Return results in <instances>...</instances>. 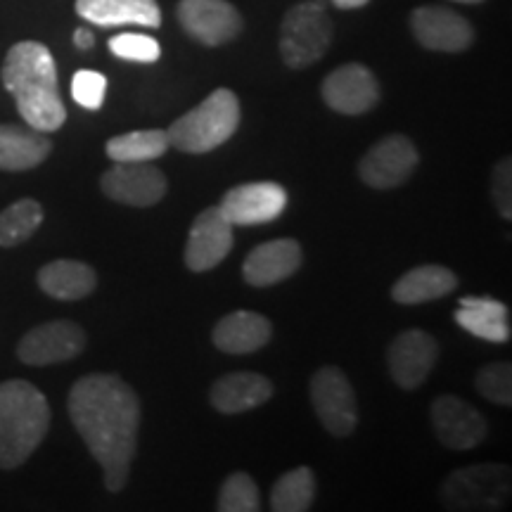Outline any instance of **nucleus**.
Masks as SVG:
<instances>
[{
	"mask_svg": "<svg viewBox=\"0 0 512 512\" xmlns=\"http://www.w3.org/2000/svg\"><path fill=\"white\" fill-rule=\"evenodd\" d=\"M420 162L418 150L413 140L394 133V136L382 138L380 143L363 155L358 164V176L361 181L375 190L399 188L413 176L415 166Z\"/></svg>",
	"mask_w": 512,
	"mask_h": 512,
	"instance_id": "obj_9",
	"label": "nucleus"
},
{
	"mask_svg": "<svg viewBox=\"0 0 512 512\" xmlns=\"http://www.w3.org/2000/svg\"><path fill=\"white\" fill-rule=\"evenodd\" d=\"M335 27L325 0H304L287 10L280 27V55L290 69L318 62L332 46Z\"/></svg>",
	"mask_w": 512,
	"mask_h": 512,
	"instance_id": "obj_5",
	"label": "nucleus"
},
{
	"mask_svg": "<svg viewBox=\"0 0 512 512\" xmlns=\"http://www.w3.org/2000/svg\"><path fill=\"white\" fill-rule=\"evenodd\" d=\"M510 498V470L501 463H482L456 470L441 486L448 510H501Z\"/></svg>",
	"mask_w": 512,
	"mask_h": 512,
	"instance_id": "obj_6",
	"label": "nucleus"
},
{
	"mask_svg": "<svg viewBox=\"0 0 512 512\" xmlns=\"http://www.w3.org/2000/svg\"><path fill=\"white\" fill-rule=\"evenodd\" d=\"M216 508L221 512H259V486H256V482L247 472H235V475H230L223 482Z\"/></svg>",
	"mask_w": 512,
	"mask_h": 512,
	"instance_id": "obj_29",
	"label": "nucleus"
},
{
	"mask_svg": "<svg viewBox=\"0 0 512 512\" xmlns=\"http://www.w3.org/2000/svg\"><path fill=\"white\" fill-rule=\"evenodd\" d=\"M456 323L484 342H510L508 306L491 297H463L456 311Z\"/></svg>",
	"mask_w": 512,
	"mask_h": 512,
	"instance_id": "obj_23",
	"label": "nucleus"
},
{
	"mask_svg": "<svg viewBox=\"0 0 512 512\" xmlns=\"http://www.w3.org/2000/svg\"><path fill=\"white\" fill-rule=\"evenodd\" d=\"M67 408L76 432L102 467L107 491L117 494L128 484V472L136 458L140 430L138 394L117 375L95 373L74 384Z\"/></svg>",
	"mask_w": 512,
	"mask_h": 512,
	"instance_id": "obj_1",
	"label": "nucleus"
},
{
	"mask_svg": "<svg viewBox=\"0 0 512 512\" xmlns=\"http://www.w3.org/2000/svg\"><path fill=\"white\" fill-rule=\"evenodd\" d=\"M53 152V140L48 133L31 126L0 124V169L29 171L41 166Z\"/></svg>",
	"mask_w": 512,
	"mask_h": 512,
	"instance_id": "obj_22",
	"label": "nucleus"
},
{
	"mask_svg": "<svg viewBox=\"0 0 512 512\" xmlns=\"http://www.w3.org/2000/svg\"><path fill=\"white\" fill-rule=\"evenodd\" d=\"M323 100L330 110L347 114V117H358V114L373 110L380 102V83L363 64H342L325 76Z\"/></svg>",
	"mask_w": 512,
	"mask_h": 512,
	"instance_id": "obj_14",
	"label": "nucleus"
},
{
	"mask_svg": "<svg viewBox=\"0 0 512 512\" xmlns=\"http://www.w3.org/2000/svg\"><path fill=\"white\" fill-rule=\"evenodd\" d=\"M491 195H494V202L498 207V214L503 219L510 221L512 216V164L510 159L505 157L496 164L494 169V178H491Z\"/></svg>",
	"mask_w": 512,
	"mask_h": 512,
	"instance_id": "obj_33",
	"label": "nucleus"
},
{
	"mask_svg": "<svg viewBox=\"0 0 512 512\" xmlns=\"http://www.w3.org/2000/svg\"><path fill=\"white\" fill-rule=\"evenodd\" d=\"M169 147L166 131L150 128V131H131L107 140L105 152L112 162H155Z\"/></svg>",
	"mask_w": 512,
	"mask_h": 512,
	"instance_id": "obj_26",
	"label": "nucleus"
},
{
	"mask_svg": "<svg viewBox=\"0 0 512 512\" xmlns=\"http://www.w3.org/2000/svg\"><path fill=\"white\" fill-rule=\"evenodd\" d=\"M107 95V79L105 74L93 72V69H81L72 79V98L76 105L86 110H100Z\"/></svg>",
	"mask_w": 512,
	"mask_h": 512,
	"instance_id": "obj_32",
	"label": "nucleus"
},
{
	"mask_svg": "<svg viewBox=\"0 0 512 512\" xmlns=\"http://www.w3.org/2000/svg\"><path fill=\"white\" fill-rule=\"evenodd\" d=\"M110 50L119 60L128 62H143L152 64L162 57V48L152 36L147 34H133V31H124L110 38Z\"/></svg>",
	"mask_w": 512,
	"mask_h": 512,
	"instance_id": "obj_30",
	"label": "nucleus"
},
{
	"mask_svg": "<svg viewBox=\"0 0 512 512\" xmlns=\"http://www.w3.org/2000/svg\"><path fill=\"white\" fill-rule=\"evenodd\" d=\"M311 403L318 420L332 437H349L356 430V394L339 368L323 366L311 377Z\"/></svg>",
	"mask_w": 512,
	"mask_h": 512,
	"instance_id": "obj_7",
	"label": "nucleus"
},
{
	"mask_svg": "<svg viewBox=\"0 0 512 512\" xmlns=\"http://www.w3.org/2000/svg\"><path fill=\"white\" fill-rule=\"evenodd\" d=\"M176 17L185 34L202 46H226L242 31V15L228 0H181Z\"/></svg>",
	"mask_w": 512,
	"mask_h": 512,
	"instance_id": "obj_8",
	"label": "nucleus"
},
{
	"mask_svg": "<svg viewBox=\"0 0 512 512\" xmlns=\"http://www.w3.org/2000/svg\"><path fill=\"white\" fill-rule=\"evenodd\" d=\"M302 256V247L292 238L264 242L247 254L245 264H242V275H245L247 285L252 287L278 285L299 271Z\"/></svg>",
	"mask_w": 512,
	"mask_h": 512,
	"instance_id": "obj_18",
	"label": "nucleus"
},
{
	"mask_svg": "<svg viewBox=\"0 0 512 512\" xmlns=\"http://www.w3.org/2000/svg\"><path fill=\"white\" fill-rule=\"evenodd\" d=\"M43 207L31 197L17 200L0 211V247H17L27 242L41 228Z\"/></svg>",
	"mask_w": 512,
	"mask_h": 512,
	"instance_id": "obj_28",
	"label": "nucleus"
},
{
	"mask_svg": "<svg viewBox=\"0 0 512 512\" xmlns=\"http://www.w3.org/2000/svg\"><path fill=\"white\" fill-rule=\"evenodd\" d=\"M316 498V477L309 467H294L278 479L271 491V510L306 512Z\"/></svg>",
	"mask_w": 512,
	"mask_h": 512,
	"instance_id": "obj_27",
	"label": "nucleus"
},
{
	"mask_svg": "<svg viewBox=\"0 0 512 512\" xmlns=\"http://www.w3.org/2000/svg\"><path fill=\"white\" fill-rule=\"evenodd\" d=\"M3 86L17 102L24 124L53 133L67 121L55 57L38 41L15 43L3 62Z\"/></svg>",
	"mask_w": 512,
	"mask_h": 512,
	"instance_id": "obj_2",
	"label": "nucleus"
},
{
	"mask_svg": "<svg viewBox=\"0 0 512 512\" xmlns=\"http://www.w3.org/2000/svg\"><path fill=\"white\" fill-rule=\"evenodd\" d=\"M273 396V384L259 373L223 375L211 387V406L219 413L238 415L259 408Z\"/></svg>",
	"mask_w": 512,
	"mask_h": 512,
	"instance_id": "obj_21",
	"label": "nucleus"
},
{
	"mask_svg": "<svg viewBox=\"0 0 512 512\" xmlns=\"http://www.w3.org/2000/svg\"><path fill=\"white\" fill-rule=\"evenodd\" d=\"M95 43V36L91 29H76L74 31V46L79 50H91Z\"/></svg>",
	"mask_w": 512,
	"mask_h": 512,
	"instance_id": "obj_34",
	"label": "nucleus"
},
{
	"mask_svg": "<svg viewBox=\"0 0 512 512\" xmlns=\"http://www.w3.org/2000/svg\"><path fill=\"white\" fill-rule=\"evenodd\" d=\"M50 427L48 399L24 380L0 382V467L15 470L41 446Z\"/></svg>",
	"mask_w": 512,
	"mask_h": 512,
	"instance_id": "obj_3",
	"label": "nucleus"
},
{
	"mask_svg": "<svg viewBox=\"0 0 512 512\" xmlns=\"http://www.w3.org/2000/svg\"><path fill=\"white\" fill-rule=\"evenodd\" d=\"M458 287V275L446 266H418L403 273L392 287V299L396 304H427L446 297Z\"/></svg>",
	"mask_w": 512,
	"mask_h": 512,
	"instance_id": "obj_25",
	"label": "nucleus"
},
{
	"mask_svg": "<svg viewBox=\"0 0 512 512\" xmlns=\"http://www.w3.org/2000/svg\"><path fill=\"white\" fill-rule=\"evenodd\" d=\"M415 41L434 53H465L475 43V29L463 15L444 5H422L411 15Z\"/></svg>",
	"mask_w": 512,
	"mask_h": 512,
	"instance_id": "obj_12",
	"label": "nucleus"
},
{
	"mask_svg": "<svg viewBox=\"0 0 512 512\" xmlns=\"http://www.w3.org/2000/svg\"><path fill=\"white\" fill-rule=\"evenodd\" d=\"M439 358V344L430 332L425 330H406L401 335L394 337V342L389 344L387 351V363H389V375L399 384L401 389H418L425 384L427 377L437 366Z\"/></svg>",
	"mask_w": 512,
	"mask_h": 512,
	"instance_id": "obj_13",
	"label": "nucleus"
},
{
	"mask_svg": "<svg viewBox=\"0 0 512 512\" xmlns=\"http://www.w3.org/2000/svg\"><path fill=\"white\" fill-rule=\"evenodd\" d=\"M107 197L126 207H155L166 195V176L150 162H117L100 178Z\"/></svg>",
	"mask_w": 512,
	"mask_h": 512,
	"instance_id": "obj_11",
	"label": "nucleus"
},
{
	"mask_svg": "<svg viewBox=\"0 0 512 512\" xmlns=\"http://www.w3.org/2000/svg\"><path fill=\"white\" fill-rule=\"evenodd\" d=\"M76 12L95 27H145L162 24L157 0H76Z\"/></svg>",
	"mask_w": 512,
	"mask_h": 512,
	"instance_id": "obj_19",
	"label": "nucleus"
},
{
	"mask_svg": "<svg viewBox=\"0 0 512 512\" xmlns=\"http://www.w3.org/2000/svg\"><path fill=\"white\" fill-rule=\"evenodd\" d=\"M477 392L498 406L512 403V368L510 363H489L477 373Z\"/></svg>",
	"mask_w": 512,
	"mask_h": 512,
	"instance_id": "obj_31",
	"label": "nucleus"
},
{
	"mask_svg": "<svg viewBox=\"0 0 512 512\" xmlns=\"http://www.w3.org/2000/svg\"><path fill=\"white\" fill-rule=\"evenodd\" d=\"M233 223L223 216L221 207L204 209L192 221L188 245H185V266L192 273H207L216 268L233 249Z\"/></svg>",
	"mask_w": 512,
	"mask_h": 512,
	"instance_id": "obj_15",
	"label": "nucleus"
},
{
	"mask_svg": "<svg viewBox=\"0 0 512 512\" xmlns=\"http://www.w3.org/2000/svg\"><path fill=\"white\" fill-rule=\"evenodd\" d=\"M271 320L254 311H233L219 320L214 328V344L226 354H254L271 342Z\"/></svg>",
	"mask_w": 512,
	"mask_h": 512,
	"instance_id": "obj_20",
	"label": "nucleus"
},
{
	"mask_svg": "<svg viewBox=\"0 0 512 512\" xmlns=\"http://www.w3.org/2000/svg\"><path fill=\"white\" fill-rule=\"evenodd\" d=\"M86 349V332L72 320H50L19 339L17 358L27 366H53L72 361Z\"/></svg>",
	"mask_w": 512,
	"mask_h": 512,
	"instance_id": "obj_10",
	"label": "nucleus"
},
{
	"mask_svg": "<svg viewBox=\"0 0 512 512\" xmlns=\"http://www.w3.org/2000/svg\"><path fill=\"white\" fill-rule=\"evenodd\" d=\"M432 425L441 444L453 451H472L486 439L484 415L453 394L432 403Z\"/></svg>",
	"mask_w": 512,
	"mask_h": 512,
	"instance_id": "obj_17",
	"label": "nucleus"
},
{
	"mask_svg": "<svg viewBox=\"0 0 512 512\" xmlns=\"http://www.w3.org/2000/svg\"><path fill=\"white\" fill-rule=\"evenodd\" d=\"M219 207L233 226H259V223H271L283 214L287 207V192L283 185L271 181L245 183L228 190Z\"/></svg>",
	"mask_w": 512,
	"mask_h": 512,
	"instance_id": "obj_16",
	"label": "nucleus"
},
{
	"mask_svg": "<svg viewBox=\"0 0 512 512\" xmlns=\"http://www.w3.org/2000/svg\"><path fill=\"white\" fill-rule=\"evenodd\" d=\"M38 287L60 302H76L98 287V273L83 261L57 259L38 271Z\"/></svg>",
	"mask_w": 512,
	"mask_h": 512,
	"instance_id": "obj_24",
	"label": "nucleus"
},
{
	"mask_svg": "<svg viewBox=\"0 0 512 512\" xmlns=\"http://www.w3.org/2000/svg\"><path fill=\"white\" fill-rule=\"evenodd\" d=\"M370 0H332V5L339 10H358L363 8V5H368Z\"/></svg>",
	"mask_w": 512,
	"mask_h": 512,
	"instance_id": "obj_35",
	"label": "nucleus"
},
{
	"mask_svg": "<svg viewBox=\"0 0 512 512\" xmlns=\"http://www.w3.org/2000/svg\"><path fill=\"white\" fill-rule=\"evenodd\" d=\"M451 3H465V5H479V3H484V0H451Z\"/></svg>",
	"mask_w": 512,
	"mask_h": 512,
	"instance_id": "obj_36",
	"label": "nucleus"
},
{
	"mask_svg": "<svg viewBox=\"0 0 512 512\" xmlns=\"http://www.w3.org/2000/svg\"><path fill=\"white\" fill-rule=\"evenodd\" d=\"M240 126V100L228 88H216L195 110L169 126L171 147L185 155H204L235 136Z\"/></svg>",
	"mask_w": 512,
	"mask_h": 512,
	"instance_id": "obj_4",
	"label": "nucleus"
}]
</instances>
